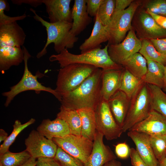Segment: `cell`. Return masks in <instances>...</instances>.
<instances>
[{"label":"cell","instance_id":"obj_1","mask_svg":"<svg viewBox=\"0 0 166 166\" xmlns=\"http://www.w3.org/2000/svg\"><path fill=\"white\" fill-rule=\"evenodd\" d=\"M102 69L97 68L79 86L62 96L61 106L77 110L89 108L94 110L102 97Z\"/></svg>","mask_w":166,"mask_h":166},{"label":"cell","instance_id":"obj_2","mask_svg":"<svg viewBox=\"0 0 166 166\" xmlns=\"http://www.w3.org/2000/svg\"><path fill=\"white\" fill-rule=\"evenodd\" d=\"M108 45L103 49L99 48L75 54L65 49L57 54H53L49 57L50 61H57L61 68L73 63L92 65L103 69H121L122 66L117 64L110 58L108 53Z\"/></svg>","mask_w":166,"mask_h":166},{"label":"cell","instance_id":"obj_3","mask_svg":"<svg viewBox=\"0 0 166 166\" xmlns=\"http://www.w3.org/2000/svg\"><path fill=\"white\" fill-rule=\"evenodd\" d=\"M30 10L34 14V19L40 22L45 27L47 33L46 43L42 50L37 54V58H39L46 54L47 47L52 43H54V49L58 54L65 49L73 47L78 38L70 31L72 22L62 21L51 23L44 20L33 9L30 8Z\"/></svg>","mask_w":166,"mask_h":166},{"label":"cell","instance_id":"obj_4","mask_svg":"<svg viewBox=\"0 0 166 166\" xmlns=\"http://www.w3.org/2000/svg\"><path fill=\"white\" fill-rule=\"evenodd\" d=\"M97 68L79 63L72 64L61 68L57 75L55 90L62 97L76 89Z\"/></svg>","mask_w":166,"mask_h":166},{"label":"cell","instance_id":"obj_5","mask_svg":"<svg viewBox=\"0 0 166 166\" xmlns=\"http://www.w3.org/2000/svg\"><path fill=\"white\" fill-rule=\"evenodd\" d=\"M152 110L148 84L143 82L130 99L128 110L122 127L123 132L145 119Z\"/></svg>","mask_w":166,"mask_h":166},{"label":"cell","instance_id":"obj_6","mask_svg":"<svg viewBox=\"0 0 166 166\" xmlns=\"http://www.w3.org/2000/svg\"><path fill=\"white\" fill-rule=\"evenodd\" d=\"M140 1H134L126 9L115 11L105 26L108 41V44L115 45L122 42L127 32L132 27V22L134 14L141 4Z\"/></svg>","mask_w":166,"mask_h":166},{"label":"cell","instance_id":"obj_7","mask_svg":"<svg viewBox=\"0 0 166 166\" xmlns=\"http://www.w3.org/2000/svg\"><path fill=\"white\" fill-rule=\"evenodd\" d=\"M22 48L24 56V73L22 79L17 84L11 87L9 91L2 93V95L6 97L4 104L5 107H8L18 94L23 92L30 90H34L38 93L41 91L48 92L53 94L60 102L61 96L55 89L42 85L37 80V76L33 75L29 71L28 67V61L31 56L25 46L23 45Z\"/></svg>","mask_w":166,"mask_h":166},{"label":"cell","instance_id":"obj_8","mask_svg":"<svg viewBox=\"0 0 166 166\" xmlns=\"http://www.w3.org/2000/svg\"><path fill=\"white\" fill-rule=\"evenodd\" d=\"M96 130L109 140L120 137L123 132L110 110L108 101L102 98L94 110Z\"/></svg>","mask_w":166,"mask_h":166},{"label":"cell","instance_id":"obj_9","mask_svg":"<svg viewBox=\"0 0 166 166\" xmlns=\"http://www.w3.org/2000/svg\"><path fill=\"white\" fill-rule=\"evenodd\" d=\"M52 140L57 146L84 164L91 152L93 141L81 136L70 134L61 138H54Z\"/></svg>","mask_w":166,"mask_h":166},{"label":"cell","instance_id":"obj_10","mask_svg":"<svg viewBox=\"0 0 166 166\" xmlns=\"http://www.w3.org/2000/svg\"><path fill=\"white\" fill-rule=\"evenodd\" d=\"M141 45V41L137 38L132 27L121 43L115 45H108V54L114 62L121 66L127 59L139 52Z\"/></svg>","mask_w":166,"mask_h":166},{"label":"cell","instance_id":"obj_11","mask_svg":"<svg viewBox=\"0 0 166 166\" xmlns=\"http://www.w3.org/2000/svg\"><path fill=\"white\" fill-rule=\"evenodd\" d=\"M26 150L31 157L54 158L57 146L52 140L49 139L37 130H33L25 141Z\"/></svg>","mask_w":166,"mask_h":166},{"label":"cell","instance_id":"obj_12","mask_svg":"<svg viewBox=\"0 0 166 166\" xmlns=\"http://www.w3.org/2000/svg\"><path fill=\"white\" fill-rule=\"evenodd\" d=\"M136 16L133 28L140 40L166 38V30L159 26L146 10H140Z\"/></svg>","mask_w":166,"mask_h":166},{"label":"cell","instance_id":"obj_13","mask_svg":"<svg viewBox=\"0 0 166 166\" xmlns=\"http://www.w3.org/2000/svg\"><path fill=\"white\" fill-rule=\"evenodd\" d=\"M103 137L101 133L96 131L92 150L85 164V166H103L108 162L116 159L110 148L104 144Z\"/></svg>","mask_w":166,"mask_h":166},{"label":"cell","instance_id":"obj_14","mask_svg":"<svg viewBox=\"0 0 166 166\" xmlns=\"http://www.w3.org/2000/svg\"><path fill=\"white\" fill-rule=\"evenodd\" d=\"M129 130L143 132L149 136L166 135V119L152 110L147 118L134 125Z\"/></svg>","mask_w":166,"mask_h":166},{"label":"cell","instance_id":"obj_15","mask_svg":"<svg viewBox=\"0 0 166 166\" xmlns=\"http://www.w3.org/2000/svg\"><path fill=\"white\" fill-rule=\"evenodd\" d=\"M127 135L133 142L139 155L148 166H159V163L154 153L149 136L135 131H128Z\"/></svg>","mask_w":166,"mask_h":166},{"label":"cell","instance_id":"obj_16","mask_svg":"<svg viewBox=\"0 0 166 166\" xmlns=\"http://www.w3.org/2000/svg\"><path fill=\"white\" fill-rule=\"evenodd\" d=\"M71 0H42L48 15L49 22L66 21L72 22Z\"/></svg>","mask_w":166,"mask_h":166},{"label":"cell","instance_id":"obj_17","mask_svg":"<svg viewBox=\"0 0 166 166\" xmlns=\"http://www.w3.org/2000/svg\"><path fill=\"white\" fill-rule=\"evenodd\" d=\"M26 35L22 28L15 22L0 26V47H21Z\"/></svg>","mask_w":166,"mask_h":166},{"label":"cell","instance_id":"obj_18","mask_svg":"<svg viewBox=\"0 0 166 166\" xmlns=\"http://www.w3.org/2000/svg\"><path fill=\"white\" fill-rule=\"evenodd\" d=\"M71 14L73 22L70 31L76 36L92 21L87 11L86 0H75Z\"/></svg>","mask_w":166,"mask_h":166},{"label":"cell","instance_id":"obj_19","mask_svg":"<svg viewBox=\"0 0 166 166\" xmlns=\"http://www.w3.org/2000/svg\"><path fill=\"white\" fill-rule=\"evenodd\" d=\"M123 68L102 69L101 94L104 99L108 101L119 89Z\"/></svg>","mask_w":166,"mask_h":166},{"label":"cell","instance_id":"obj_20","mask_svg":"<svg viewBox=\"0 0 166 166\" xmlns=\"http://www.w3.org/2000/svg\"><path fill=\"white\" fill-rule=\"evenodd\" d=\"M130 100L122 91H117L108 101L111 113L117 124L122 127L126 117Z\"/></svg>","mask_w":166,"mask_h":166},{"label":"cell","instance_id":"obj_21","mask_svg":"<svg viewBox=\"0 0 166 166\" xmlns=\"http://www.w3.org/2000/svg\"><path fill=\"white\" fill-rule=\"evenodd\" d=\"M37 130L52 140L54 138L63 137L71 134L67 124L57 117L52 121L49 119L43 120Z\"/></svg>","mask_w":166,"mask_h":166},{"label":"cell","instance_id":"obj_22","mask_svg":"<svg viewBox=\"0 0 166 166\" xmlns=\"http://www.w3.org/2000/svg\"><path fill=\"white\" fill-rule=\"evenodd\" d=\"M91 34L80 45L81 53L101 47V44L108 41V38L105 26L101 22L97 14Z\"/></svg>","mask_w":166,"mask_h":166},{"label":"cell","instance_id":"obj_23","mask_svg":"<svg viewBox=\"0 0 166 166\" xmlns=\"http://www.w3.org/2000/svg\"><path fill=\"white\" fill-rule=\"evenodd\" d=\"M24 53L21 47H0V71L4 72L13 66H18L23 61Z\"/></svg>","mask_w":166,"mask_h":166},{"label":"cell","instance_id":"obj_24","mask_svg":"<svg viewBox=\"0 0 166 166\" xmlns=\"http://www.w3.org/2000/svg\"><path fill=\"white\" fill-rule=\"evenodd\" d=\"M147 71L141 79L143 81L162 89L164 83L165 66L152 61L147 60Z\"/></svg>","mask_w":166,"mask_h":166},{"label":"cell","instance_id":"obj_25","mask_svg":"<svg viewBox=\"0 0 166 166\" xmlns=\"http://www.w3.org/2000/svg\"><path fill=\"white\" fill-rule=\"evenodd\" d=\"M77 111L81 121V136L93 141L97 131L94 110L85 108Z\"/></svg>","mask_w":166,"mask_h":166},{"label":"cell","instance_id":"obj_26","mask_svg":"<svg viewBox=\"0 0 166 166\" xmlns=\"http://www.w3.org/2000/svg\"><path fill=\"white\" fill-rule=\"evenodd\" d=\"M60 110L57 117L63 120L67 124L71 134L81 136V121L77 111L61 105Z\"/></svg>","mask_w":166,"mask_h":166},{"label":"cell","instance_id":"obj_27","mask_svg":"<svg viewBox=\"0 0 166 166\" xmlns=\"http://www.w3.org/2000/svg\"><path fill=\"white\" fill-rule=\"evenodd\" d=\"M121 66L132 74L141 79L147 71V60L138 52L127 59L123 63Z\"/></svg>","mask_w":166,"mask_h":166},{"label":"cell","instance_id":"obj_28","mask_svg":"<svg viewBox=\"0 0 166 166\" xmlns=\"http://www.w3.org/2000/svg\"><path fill=\"white\" fill-rule=\"evenodd\" d=\"M148 84L152 110L159 113L166 119V94L159 87Z\"/></svg>","mask_w":166,"mask_h":166},{"label":"cell","instance_id":"obj_29","mask_svg":"<svg viewBox=\"0 0 166 166\" xmlns=\"http://www.w3.org/2000/svg\"><path fill=\"white\" fill-rule=\"evenodd\" d=\"M143 82L141 79L135 76L124 68L119 90L130 99Z\"/></svg>","mask_w":166,"mask_h":166},{"label":"cell","instance_id":"obj_30","mask_svg":"<svg viewBox=\"0 0 166 166\" xmlns=\"http://www.w3.org/2000/svg\"><path fill=\"white\" fill-rule=\"evenodd\" d=\"M31 157L26 150L17 153L12 152L9 150L0 155V164L3 166H20Z\"/></svg>","mask_w":166,"mask_h":166},{"label":"cell","instance_id":"obj_31","mask_svg":"<svg viewBox=\"0 0 166 166\" xmlns=\"http://www.w3.org/2000/svg\"><path fill=\"white\" fill-rule=\"evenodd\" d=\"M141 41V47L139 53L146 60L160 63L166 65V57L159 53L149 40L143 39Z\"/></svg>","mask_w":166,"mask_h":166},{"label":"cell","instance_id":"obj_32","mask_svg":"<svg viewBox=\"0 0 166 166\" xmlns=\"http://www.w3.org/2000/svg\"><path fill=\"white\" fill-rule=\"evenodd\" d=\"M35 120L32 118L27 122L22 124L18 120L15 121L13 125V130L6 140L0 146V155L9 151L10 147L14 142L16 138L20 133L27 127L34 123Z\"/></svg>","mask_w":166,"mask_h":166},{"label":"cell","instance_id":"obj_33","mask_svg":"<svg viewBox=\"0 0 166 166\" xmlns=\"http://www.w3.org/2000/svg\"><path fill=\"white\" fill-rule=\"evenodd\" d=\"M149 140L154 155L159 163L166 154V135L149 136Z\"/></svg>","mask_w":166,"mask_h":166},{"label":"cell","instance_id":"obj_34","mask_svg":"<svg viewBox=\"0 0 166 166\" xmlns=\"http://www.w3.org/2000/svg\"><path fill=\"white\" fill-rule=\"evenodd\" d=\"M115 0H104L99 9L97 15L102 23L106 26L109 22L115 11Z\"/></svg>","mask_w":166,"mask_h":166},{"label":"cell","instance_id":"obj_35","mask_svg":"<svg viewBox=\"0 0 166 166\" xmlns=\"http://www.w3.org/2000/svg\"><path fill=\"white\" fill-rule=\"evenodd\" d=\"M54 158L61 166H85L84 164L79 160L58 146Z\"/></svg>","mask_w":166,"mask_h":166},{"label":"cell","instance_id":"obj_36","mask_svg":"<svg viewBox=\"0 0 166 166\" xmlns=\"http://www.w3.org/2000/svg\"><path fill=\"white\" fill-rule=\"evenodd\" d=\"M146 10L156 14L166 17V0L148 1L145 5Z\"/></svg>","mask_w":166,"mask_h":166},{"label":"cell","instance_id":"obj_37","mask_svg":"<svg viewBox=\"0 0 166 166\" xmlns=\"http://www.w3.org/2000/svg\"><path fill=\"white\" fill-rule=\"evenodd\" d=\"M104 0H86L87 11L89 15L95 17Z\"/></svg>","mask_w":166,"mask_h":166},{"label":"cell","instance_id":"obj_38","mask_svg":"<svg viewBox=\"0 0 166 166\" xmlns=\"http://www.w3.org/2000/svg\"><path fill=\"white\" fill-rule=\"evenodd\" d=\"M5 9L0 7V26L8 24L17 21L24 19L27 15L25 14L22 15L10 17L6 15L4 13Z\"/></svg>","mask_w":166,"mask_h":166},{"label":"cell","instance_id":"obj_39","mask_svg":"<svg viewBox=\"0 0 166 166\" xmlns=\"http://www.w3.org/2000/svg\"><path fill=\"white\" fill-rule=\"evenodd\" d=\"M117 156L121 159H126L129 156L130 148L125 142L120 143L115 146Z\"/></svg>","mask_w":166,"mask_h":166},{"label":"cell","instance_id":"obj_40","mask_svg":"<svg viewBox=\"0 0 166 166\" xmlns=\"http://www.w3.org/2000/svg\"><path fill=\"white\" fill-rule=\"evenodd\" d=\"M149 40L157 51L166 57V38Z\"/></svg>","mask_w":166,"mask_h":166},{"label":"cell","instance_id":"obj_41","mask_svg":"<svg viewBox=\"0 0 166 166\" xmlns=\"http://www.w3.org/2000/svg\"><path fill=\"white\" fill-rule=\"evenodd\" d=\"M129 156L132 165L133 166H148L143 160L136 149L130 148Z\"/></svg>","mask_w":166,"mask_h":166},{"label":"cell","instance_id":"obj_42","mask_svg":"<svg viewBox=\"0 0 166 166\" xmlns=\"http://www.w3.org/2000/svg\"><path fill=\"white\" fill-rule=\"evenodd\" d=\"M37 159L35 166H61L54 158L41 157Z\"/></svg>","mask_w":166,"mask_h":166},{"label":"cell","instance_id":"obj_43","mask_svg":"<svg viewBox=\"0 0 166 166\" xmlns=\"http://www.w3.org/2000/svg\"><path fill=\"white\" fill-rule=\"evenodd\" d=\"M132 0H115V11H122L126 9L133 1Z\"/></svg>","mask_w":166,"mask_h":166},{"label":"cell","instance_id":"obj_44","mask_svg":"<svg viewBox=\"0 0 166 166\" xmlns=\"http://www.w3.org/2000/svg\"><path fill=\"white\" fill-rule=\"evenodd\" d=\"M146 11L151 16L159 26L166 30V17L155 14L148 10H146Z\"/></svg>","mask_w":166,"mask_h":166},{"label":"cell","instance_id":"obj_45","mask_svg":"<svg viewBox=\"0 0 166 166\" xmlns=\"http://www.w3.org/2000/svg\"><path fill=\"white\" fill-rule=\"evenodd\" d=\"M12 3L15 4L21 5L22 3L29 4L36 7L41 5L42 0H12Z\"/></svg>","mask_w":166,"mask_h":166},{"label":"cell","instance_id":"obj_46","mask_svg":"<svg viewBox=\"0 0 166 166\" xmlns=\"http://www.w3.org/2000/svg\"><path fill=\"white\" fill-rule=\"evenodd\" d=\"M121 163L116 159L109 161L105 164L103 166H121Z\"/></svg>","mask_w":166,"mask_h":166},{"label":"cell","instance_id":"obj_47","mask_svg":"<svg viewBox=\"0 0 166 166\" xmlns=\"http://www.w3.org/2000/svg\"><path fill=\"white\" fill-rule=\"evenodd\" d=\"M36 161V159L31 157L27 162L20 166H35Z\"/></svg>","mask_w":166,"mask_h":166},{"label":"cell","instance_id":"obj_48","mask_svg":"<svg viewBox=\"0 0 166 166\" xmlns=\"http://www.w3.org/2000/svg\"><path fill=\"white\" fill-rule=\"evenodd\" d=\"M8 136L7 133L2 129H0V142L4 141Z\"/></svg>","mask_w":166,"mask_h":166},{"label":"cell","instance_id":"obj_49","mask_svg":"<svg viewBox=\"0 0 166 166\" xmlns=\"http://www.w3.org/2000/svg\"><path fill=\"white\" fill-rule=\"evenodd\" d=\"M162 89L164 92H166V65L165 66V72L164 75V83Z\"/></svg>","mask_w":166,"mask_h":166},{"label":"cell","instance_id":"obj_50","mask_svg":"<svg viewBox=\"0 0 166 166\" xmlns=\"http://www.w3.org/2000/svg\"><path fill=\"white\" fill-rule=\"evenodd\" d=\"M159 166H166V154L163 160L159 163Z\"/></svg>","mask_w":166,"mask_h":166},{"label":"cell","instance_id":"obj_51","mask_svg":"<svg viewBox=\"0 0 166 166\" xmlns=\"http://www.w3.org/2000/svg\"><path fill=\"white\" fill-rule=\"evenodd\" d=\"M0 166H3L1 164H0Z\"/></svg>","mask_w":166,"mask_h":166}]
</instances>
